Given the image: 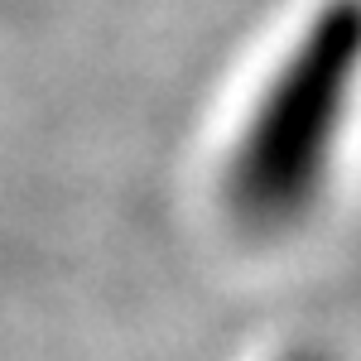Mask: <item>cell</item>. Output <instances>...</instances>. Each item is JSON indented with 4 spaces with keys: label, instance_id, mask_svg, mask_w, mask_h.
Listing matches in <instances>:
<instances>
[{
    "label": "cell",
    "instance_id": "cell-1",
    "mask_svg": "<svg viewBox=\"0 0 361 361\" xmlns=\"http://www.w3.org/2000/svg\"><path fill=\"white\" fill-rule=\"evenodd\" d=\"M361 68V0H337L313 20L284 78L265 97V106L241 145L231 173V202L250 222L275 226L308 202L337 121L347 106L352 78Z\"/></svg>",
    "mask_w": 361,
    "mask_h": 361
}]
</instances>
